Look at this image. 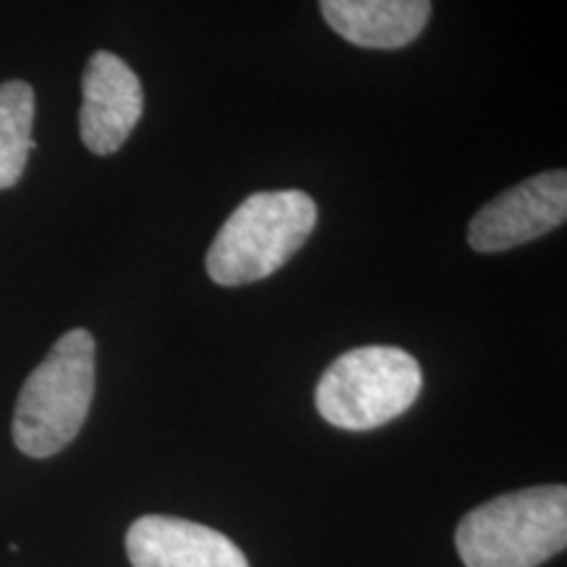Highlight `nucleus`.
<instances>
[{
    "instance_id": "4",
    "label": "nucleus",
    "mask_w": 567,
    "mask_h": 567,
    "mask_svg": "<svg viewBox=\"0 0 567 567\" xmlns=\"http://www.w3.org/2000/svg\"><path fill=\"white\" fill-rule=\"evenodd\" d=\"M423 389L421 363L400 347L350 350L326 368L316 408L326 423L344 431H373L415 405Z\"/></svg>"
},
{
    "instance_id": "3",
    "label": "nucleus",
    "mask_w": 567,
    "mask_h": 567,
    "mask_svg": "<svg viewBox=\"0 0 567 567\" xmlns=\"http://www.w3.org/2000/svg\"><path fill=\"white\" fill-rule=\"evenodd\" d=\"M457 551L465 567H538L567 547V486L509 492L460 520Z\"/></svg>"
},
{
    "instance_id": "1",
    "label": "nucleus",
    "mask_w": 567,
    "mask_h": 567,
    "mask_svg": "<svg viewBox=\"0 0 567 567\" xmlns=\"http://www.w3.org/2000/svg\"><path fill=\"white\" fill-rule=\"evenodd\" d=\"M318 224L313 197L302 189L255 193L218 229L205 268L218 287H247L279 271L302 250Z\"/></svg>"
},
{
    "instance_id": "7",
    "label": "nucleus",
    "mask_w": 567,
    "mask_h": 567,
    "mask_svg": "<svg viewBox=\"0 0 567 567\" xmlns=\"http://www.w3.org/2000/svg\"><path fill=\"white\" fill-rule=\"evenodd\" d=\"M132 567H250L221 530L168 515L137 517L126 530Z\"/></svg>"
},
{
    "instance_id": "8",
    "label": "nucleus",
    "mask_w": 567,
    "mask_h": 567,
    "mask_svg": "<svg viewBox=\"0 0 567 567\" xmlns=\"http://www.w3.org/2000/svg\"><path fill=\"white\" fill-rule=\"evenodd\" d=\"M339 38L368 51H400L421 38L431 0H318Z\"/></svg>"
},
{
    "instance_id": "2",
    "label": "nucleus",
    "mask_w": 567,
    "mask_h": 567,
    "mask_svg": "<svg viewBox=\"0 0 567 567\" xmlns=\"http://www.w3.org/2000/svg\"><path fill=\"white\" fill-rule=\"evenodd\" d=\"M95 396V339L71 329L51 347L21 386L13 442L27 457L45 460L74 442Z\"/></svg>"
},
{
    "instance_id": "9",
    "label": "nucleus",
    "mask_w": 567,
    "mask_h": 567,
    "mask_svg": "<svg viewBox=\"0 0 567 567\" xmlns=\"http://www.w3.org/2000/svg\"><path fill=\"white\" fill-rule=\"evenodd\" d=\"M34 90L27 82L0 84V189L21 179L27 158L34 151Z\"/></svg>"
},
{
    "instance_id": "5",
    "label": "nucleus",
    "mask_w": 567,
    "mask_h": 567,
    "mask_svg": "<svg viewBox=\"0 0 567 567\" xmlns=\"http://www.w3.org/2000/svg\"><path fill=\"white\" fill-rule=\"evenodd\" d=\"M567 218V174H536L486 203L471 226L467 245L476 252H505L559 229Z\"/></svg>"
},
{
    "instance_id": "6",
    "label": "nucleus",
    "mask_w": 567,
    "mask_h": 567,
    "mask_svg": "<svg viewBox=\"0 0 567 567\" xmlns=\"http://www.w3.org/2000/svg\"><path fill=\"white\" fill-rule=\"evenodd\" d=\"M142 84L130 63L116 53L90 55L82 76L80 134L84 147L95 155L122 151L142 118Z\"/></svg>"
}]
</instances>
